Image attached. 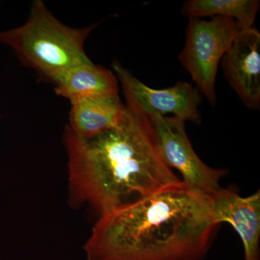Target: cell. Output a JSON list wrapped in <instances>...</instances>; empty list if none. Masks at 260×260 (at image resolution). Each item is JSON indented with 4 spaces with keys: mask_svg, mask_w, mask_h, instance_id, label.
<instances>
[{
    "mask_svg": "<svg viewBox=\"0 0 260 260\" xmlns=\"http://www.w3.org/2000/svg\"><path fill=\"white\" fill-rule=\"evenodd\" d=\"M218 225L208 197L180 181L101 215L84 250L88 260H202Z\"/></svg>",
    "mask_w": 260,
    "mask_h": 260,
    "instance_id": "1",
    "label": "cell"
},
{
    "mask_svg": "<svg viewBox=\"0 0 260 260\" xmlns=\"http://www.w3.org/2000/svg\"><path fill=\"white\" fill-rule=\"evenodd\" d=\"M126 107L119 124L89 139L65 126L72 202L100 215L181 181L162 160L148 118Z\"/></svg>",
    "mask_w": 260,
    "mask_h": 260,
    "instance_id": "2",
    "label": "cell"
},
{
    "mask_svg": "<svg viewBox=\"0 0 260 260\" xmlns=\"http://www.w3.org/2000/svg\"><path fill=\"white\" fill-rule=\"evenodd\" d=\"M95 26H67L42 1L37 0L32 4L28 21L0 32V42L12 48L24 64L56 83L73 67L90 61L84 51V43Z\"/></svg>",
    "mask_w": 260,
    "mask_h": 260,
    "instance_id": "3",
    "label": "cell"
},
{
    "mask_svg": "<svg viewBox=\"0 0 260 260\" xmlns=\"http://www.w3.org/2000/svg\"><path fill=\"white\" fill-rule=\"evenodd\" d=\"M242 27L233 19H189L185 45L179 60L191 75L197 89L212 106L217 104L215 81L223 56Z\"/></svg>",
    "mask_w": 260,
    "mask_h": 260,
    "instance_id": "4",
    "label": "cell"
},
{
    "mask_svg": "<svg viewBox=\"0 0 260 260\" xmlns=\"http://www.w3.org/2000/svg\"><path fill=\"white\" fill-rule=\"evenodd\" d=\"M148 118L162 160L172 170L180 173L181 181L204 196H211L222 189L220 181L227 171L208 167L197 155L186 135L185 121L170 116Z\"/></svg>",
    "mask_w": 260,
    "mask_h": 260,
    "instance_id": "5",
    "label": "cell"
},
{
    "mask_svg": "<svg viewBox=\"0 0 260 260\" xmlns=\"http://www.w3.org/2000/svg\"><path fill=\"white\" fill-rule=\"evenodd\" d=\"M112 66L125 96L126 107L147 117L171 115L184 121L201 123L198 107L203 98L192 84L180 81L170 88H151L117 61H114Z\"/></svg>",
    "mask_w": 260,
    "mask_h": 260,
    "instance_id": "6",
    "label": "cell"
},
{
    "mask_svg": "<svg viewBox=\"0 0 260 260\" xmlns=\"http://www.w3.org/2000/svg\"><path fill=\"white\" fill-rule=\"evenodd\" d=\"M224 75L246 107L260 106V32L243 28L221 61Z\"/></svg>",
    "mask_w": 260,
    "mask_h": 260,
    "instance_id": "7",
    "label": "cell"
},
{
    "mask_svg": "<svg viewBox=\"0 0 260 260\" xmlns=\"http://www.w3.org/2000/svg\"><path fill=\"white\" fill-rule=\"evenodd\" d=\"M210 213L215 223L226 222L242 239L244 260H260V192L242 198L222 188L208 197Z\"/></svg>",
    "mask_w": 260,
    "mask_h": 260,
    "instance_id": "8",
    "label": "cell"
},
{
    "mask_svg": "<svg viewBox=\"0 0 260 260\" xmlns=\"http://www.w3.org/2000/svg\"><path fill=\"white\" fill-rule=\"evenodd\" d=\"M70 104L68 126L83 139L93 138L114 127L122 120L126 111L119 94L86 98Z\"/></svg>",
    "mask_w": 260,
    "mask_h": 260,
    "instance_id": "9",
    "label": "cell"
},
{
    "mask_svg": "<svg viewBox=\"0 0 260 260\" xmlns=\"http://www.w3.org/2000/svg\"><path fill=\"white\" fill-rule=\"evenodd\" d=\"M55 83V93L70 103L86 98L119 94L115 74L91 60L73 67Z\"/></svg>",
    "mask_w": 260,
    "mask_h": 260,
    "instance_id": "10",
    "label": "cell"
},
{
    "mask_svg": "<svg viewBox=\"0 0 260 260\" xmlns=\"http://www.w3.org/2000/svg\"><path fill=\"white\" fill-rule=\"evenodd\" d=\"M259 5L257 0H189L181 8V14L189 19L224 17L249 28L254 26Z\"/></svg>",
    "mask_w": 260,
    "mask_h": 260,
    "instance_id": "11",
    "label": "cell"
}]
</instances>
